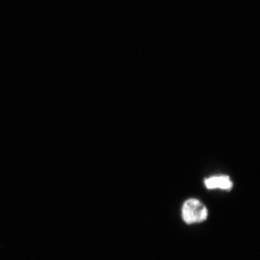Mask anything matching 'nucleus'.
I'll list each match as a JSON object with an SVG mask.
<instances>
[{
  "label": "nucleus",
  "instance_id": "nucleus-2",
  "mask_svg": "<svg viewBox=\"0 0 260 260\" xmlns=\"http://www.w3.org/2000/svg\"><path fill=\"white\" fill-rule=\"evenodd\" d=\"M206 187L209 189H220L223 190H231L233 187V183L228 176H218L208 178L205 180Z\"/></svg>",
  "mask_w": 260,
  "mask_h": 260
},
{
  "label": "nucleus",
  "instance_id": "nucleus-1",
  "mask_svg": "<svg viewBox=\"0 0 260 260\" xmlns=\"http://www.w3.org/2000/svg\"><path fill=\"white\" fill-rule=\"evenodd\" d=\"M183 220L187 224L201 223L208 218L206 207L197 199H189L184 203L181 209Z\"/></svg>",
  "mask_w": 260,
  "mask_h": 260
}]
</instances>
